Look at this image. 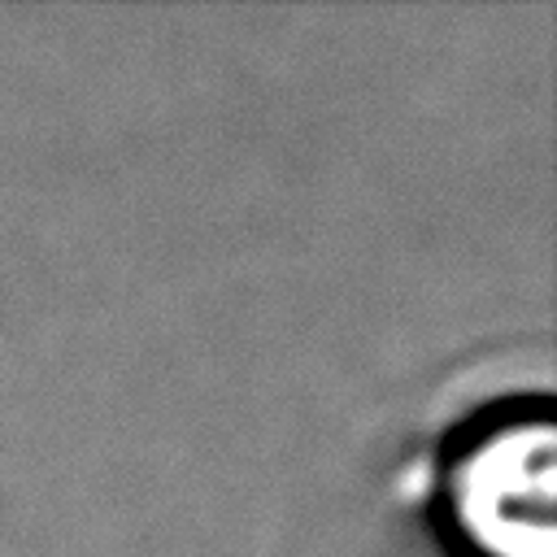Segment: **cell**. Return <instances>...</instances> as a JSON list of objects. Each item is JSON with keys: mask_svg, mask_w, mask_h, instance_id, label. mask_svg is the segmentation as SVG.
<instances>
[{"mask_svg": "<svg viewBox=\"0 0 557 557\" xmlns=\"http://www.w3.org/2000/svg\"><path fill=\"white\" fill-rule=\"evenodd\" d=\"M444 557H557V413L548 392L470 409L431 474Z\"/></svg>", "mask_w": 557, "mask_h": 557, "instance_id": "obj_1", "label": "cell"}]
</instances>
